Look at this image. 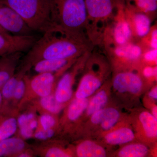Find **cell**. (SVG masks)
<instances>
[{
	"mask_svg": "<svg viewBox=\"0 0 157 157\" xmlns=\"http://www.w3.org/2000/svg\"><path fill=\"white\" fill-rule=\"evenodd\" d=\"M85 46L83 36L52 26L37 39L26 58L33 64L42 59L77 58L85 51Z\"/></svg>",
	"mask_w": 157,
	"mask_h": 157,
	"instance_id": "1",
	"label": "cell"
},
{
	"mask_svg": "<svg viewBox=\"0 0 157 157\" xmlns=\"http://www.w3.org/2000/svg\"><path fill=\"white\" fill-rule=\"evenodd\" d=\"M52 26L82 36L87 24L84 0H50Z\"/></svg>",
	"mask_w": 157,
	"mask_h": 157,
	"instance_id": "2",
	"label": "cell"
},
{
	"mask_svg": "<svg viewBox=\"0 0 157 157\" xmlns=\"http://www.w3.org/2000/svg\"><path fill=\"white\" fill-rule=\"evenodd\" d=\"M14 10L33 32L52 26L50 0H1Z\"/></svg>",
	"mask_w": 157,
	"mask_h": 157,
	"instance_id": "3",
	"label": "cell"
},
{
	"mask_svg": "<svg viewBox=\"0 0 157 157\" xmlns=\"http://www.w3.org/2000/svg\"><path fill=\"white\" fill-rule=\"evenodd\" d=\"M0 25L5 30L13 35H32L33 32L14 10L1 0Z\"/></svg>",
	"mask_w": 157,
	"mask_h": 157,
	"instance_id": "4",
	"label": "cell"
},
{
	"mask_svg": "<svg viewBox=\"0 0 157 157\" xmlns=\"http://www.w3.org/2000/svg\"><path fill=\"white\" fill-rule=\"evenodd\" d=\"M134 120L135 137L144 143H153L156 140L157 119L151 112L142 110L135 116Z\"/></svg>",
	"mask_w": 157,
	"mask_h": 157,
	"instance_id": "5",
	"label": "cell"
},
{
	"mask_svg": "<svg viewBox=\"0 0 157 157\" xmlns=\"http://www.w3.org/2000/svg\"><path fill=\"white\" fill-rule=\"evenodd\" d=\"M37 40L35 36L0 33V56L29 50Z\"/></svg>",
	"mask_w": 157,
	"mask_h": 157,
	"instance_id": "6",
	"label": "cell"
},
{
	"mask_svg": "<svg viewBox=\"0 0 157 157\" xmlns=\"http://www.w3.org/2000/svg\"><path fill=\"white\" fill-rule=\"evenodd\" d=\"M114 89L120 94L138 95L143 87V81L138 73L133 71L118 73L113 80Z\"/></svg>",
	"mask_w": 157,
	"mask_h": 157,
	"instance_id": "7",
	"label": "cell"
},
{
	"mask_svg": "<svg viewBox=\"0 0 157 157\" xmlns=\"http://www.w3.org/2000/svg\"><path fill=\"white\" fill-rule=\"evenodd\" d=\"M94 66L82 76L75 94L77 99L89 98L101 88L103 83V72L98 66Z\"/></svg>",
	"mask_w": 157,
	"mask_h": 157,
	"instance_id": "8",
	"label": "cell"
},
{
	"mask_svg": "<svg viewBox=\"0 0 157 157\" xmlns=\"http://www.w3.org/2000/svg\"><path fill=\"white\" fill-rule=\"evenodd\" d=\"M90 118L91 124L106 132L116 126L121 121V113L114 107H104L93 113Z\"/></svg>",
	"mask_w": 157,
	"mask_h": 157,
	"instance_id": "9",
	"label": "cell"
},
{
	"mask_svg": "<svg viewBox=\"0 0 157 157\" xmlns=\"http://www.w3.org/2000/svg\"><path fill=\"white\" fill-rule=\"evenodd\" d=\"M87 19L95 22L103 21L112 14L111 0H86Z\"/></svg>",
	"mask_w": 157,
	"mask_h": 157,
	"instance_id": "10",
	"label": "cell"
},
{
	"mask_svg": "<svg viewBox=\"0 0 157 157\" xmlns=\"http://www.w3.org/2000/svg\"><path fill=\"white\" fill-rule=\"evenodd\" d=\"M110 33L115 46L130 42L133 34L125 14H117Z\"/></svg>",
	"mask_w": 157,
	"mask_h": 157,
	"instance_id": "11",
	"label": "cell"
},
{
	"mask_svg": "<svg viewBox=\"0 0 157 157\" xmlns=\"http://www.w3.org/2000/svg\"><path fill=\"white\" fill-rule=\"evenodd\" d=\"M135 138L134 129L126 125L113 128L105 132L104 135L105 143L111 145L126 144L133 141Z\"/></svg>",
	"mask_w": 157,
	"mask_h": 157,
	"instance_id": "12",
	"label": "cell"
},
{
	"mask_svg": "<svg viewBox=\"0 0 157 157\" xmlns=\"http://www.w3.org/2000/svg\"><path fill=\"white\" fill-rule=\"evenodd\" d=\"M132 29L133 36L143 38L149 33L151 27V20L148 15L142 12L133 14H125Z\"/></svg>",
	"mask_w": 157,
	"mask_h": 157,
	"instance_id": "13",
	"label": "cell"
},
{
	"mask_svg": "<svg viewBox=\"0 0 157 157\" xmlns=\"http://www.w3.org/2000/svg\"><path fill=\"white\" fill-rule=\"evenodd\" d=\"M113 52V56L116 59L124 63H134L141 58L143 50L140 45L130 42L125 45L114 46Z\"/></svg>",
	"mask_w": 157,
	"mask_h": 157,
	"instance_id": "14",
	"label": "cell"
},
{
	"mask_svg": "<svg viewBox=\"0 0 157 157\" xmlns=\"http://www.w3.org/2000/svg\"><path fill=\"white\" fill-rule=\"evenodd\" d=\"M55 80L53 73H39L31 79V87L37 95L42 98L50 94Z\"/></svg>",
	"mask_w": 157,
	"mask_h": 157,
	"instance_id": "15",
	"label": "cell"
},
{
	"mask_svg": "<svg viewBox=\"0 0 157 157\" xmlns=\"http://www.w3.org/2000/svg\"><path fill=\"white\" fill-rule=\"evenodd\" d=\"M75 70L65 73L58 83L54 97L59 103L63 104L70 101L73 95L72 86L76 74Z\"/></svg>",
	"mask_w": 157,
	"mask_h": 157,
	"instance_id": "16",
	"label": "cell"
},
{
	"mask_svg": "<svg viewBox=\"0 0 157 157\" xmlns=\"http://www.w3.org/2000/svg\"><path fill=\"white\" fill-rule=\"evenodd\" d=\"M75 59H48L38 61L34 65V69L39 73L61 72L67 67L70 63L76 60Z\"/></svg>",
	"mask_w": 157,
	"mask_h": 157,
	"instance_id": "17",
	"label": "cell"
},
{
	"mask_svg": "<svg viewBox=\"0 0 157 157\" xmlns=\"http://www.w3.org/2000/svg\"><path fill=\"white\" fill-rule=\"evenodd\" d=\"M22 52H16L0 56V87L12 76L15 63Z\"/></svg>",
	"mask_w": 157,
	"mask_h": 157,
	"instance_id": "18",
	"label": "cell"
},
{
	"mask_svg": "<svg viewBox=\"0 0 157 157\" xmlns=\"http://www.w3.org/2000/svg\"><path fill=\"white\" fill-rule=\"evenodd\" d=\"M76 155L79 157H105L107 156L105 149L99 144L90 140L82 141L77 146Z\"/></svg>",
	"mask_w": 157,
	"mask_h": 157,
	"instance_id": "19",
	"label": "cell"
},
{
	"mask_svg": "<svg viewBox=\"0 0 157 157\" xmlns=\"http://www.w3.org/2000/svg\"><path fill=\"white\" fill-rule=\"evenodd\" d=\"M109 93L107 89H101L93 97L90 99L87 108L86 109V115L90 117L96 111L102 109L107 104L109 99Z\"/></svg>",
	"mask_w": 157,
	"mask_h": 157,
	"instance_id": "20",
	"label": "cell"
},
{
	"mask_svg": "<svg viewBox=\"0 0 157 157\" xmlns=\"http://www.w3.org/2000/svg\"><path fill=\"white\" fill-rule=\"evenodd\" d=\"M149 153L147 145L143 143H133L123 146L118 151L116 155L120 157H144Z\"/></svg>",
	"mask_w": 157,
	"mask_h": 157,
	"instance_id": "21",
	"label": "cell"
},
{
	"mask_svg": "<svg viewBox=\"0 0 157 157\" xmlns=\"http://www.w3.org/2000/svg\"><path fill=\"white\" fill-rule=\"evenodd\" d=\"M25 144L20 138H8L0 141V157L6 156L20 152L23 150Z\"/></svg>",
	"mask_w": 157,
	"mask_h": 157,
	"instance_id": "22",
	"label": "cell"
},
{
	"mask_svg": "<svg viewBox=\"0 0 157 157\" xmlns=\"http://www.w3.org/2000/svg\"><path fill=\"white\" fill-rule=\"evenodd\" d=\"M89 98L74 99L69 105L67 110L68 118L71 121L77 120L85 111L89 102Z\"/></svg>",
	"mask_w": 157,
	"mask_h": 157,
	"instance_id": "23",
	"label": "cell"
},
{
	"mask_svg": "<svg viewBox=\"0 0 157 157\" xmlns=\"http://www.w3.org/2000/svg\"><path fill=\"white\" fill-rule=\"evenodd\" d=\"M17 122L14 118H9L0 124V141L9 138L16 132Z\"/></svg>",
	"mask_w": 157,
	"mask_h": 157,
	"instance_id": "24",
	"label": "cell"
},
{
	"mask_svg": "<svg viewBox=\"0 0 157 157\" xmlns=\"http://www.w3.org/2000/svg\"><path fill=\"white\" fill-rule=\"evenodd\" d=\"M40 104L43 109L52 113H58L63 108V104L56 101L54 96L49 95L41 98Z\"/></svg>",
	"mask_w": 157,
	"mask_h": 157,
	"instance_id": "25",
	"label": "cell"
},
{
	"mask_svg": "<svg viewBox=\"0 0 157 157\" xmlns=\"http://www.w3.org/2000/svg\"><path fill=\"white\" fill-rule=\"evenodd\" d=\"M20 76H11L2 86V94L3 98L9 99L13 98L16 84Z\"/></svg>",
	"mask_w": 157,
	"mask_h": 157,
	"instance_id": "26",
	"label": "cell"
},
{
	"mask_svg": "<svg viewBox=\"0 0 157 157\" xmlns=\"http://www.w3.org/2000/svg\"><path fill=\"white\" fill-rule=\"evenodd\" d=\"M137 6L144 13L154 12L157 9V0H137Z\"/></svg>",
	"mask_w": 157,
	"mask_h": 157,
	"instance_id": "27",
	"label": "cell"
},
{
	"mask_svg": "<svg viewBox=\"0 0 157 157\" xmlns=\"http://www.w3.org/2000/svg\"><path fill=\"white\" fill-rule=\"evenodd\" d=\"M144 60L149 66L157 64V49H149L142 54Z\"/></svg>",
	"mask_w": 157,
	"mask_h": 157,
	"instance_id": "28",
	"label": "cell"
},
{
	"mask_svg": "<svg viewBox=\"0 0 157 157\" xmlns=\"http://www.w3.org/2000/svg\"><path fill=\"white\" fill-rule=\"evenodd\" d=\"M40 124L44 130L51 129L56 124V120L52 116L48 114H44L40 118Z\"/></svg>",
	"mask_w": 157,
	"mask_h": 157,
	"instance_id": "29",
	"label": "cell"
},
{
	"mask_svg": "<svg viewBox=\"0 0 157 157\" xmlns=\"http://www.w3.org/2000/svg\"><path fill=\"white\" fill-rule=\"evenodd\" d=\"M25 90V84L22 79H19L17 81L15 90H14L13 98L16 100H20L22 98Z\"/></svg>",
	"mask_w": 157,
	"mask_h": 157,
	"instance_id": "30",
	"label": "cell"
},
{
	"mask_svg": "<svg viewBox=\"0 0 157 157\" xmlns=\"http://www.w3.org/2000/svg\"><path fill=\"white\" fill-rule=\"evenodd\" d=\"M157 67L147 65L142 70V75L146 78L153 79L157 78Z\"/></svg>",
	"mask_w": 157,
	"mask_h": 157,
	"instance_id": "31",
	"label": "cell"
},
{
	"mask_svg": "<svg viewBox=\"0 0 157 157\" xmlns=\"http://www.w3.org/2000/svg\"><path fill=\"white\" fill-rule=\"evenodd\" d=\"M47 157H69L71 155L67 152L58 147H52L49 149L46 152Z\"/></svg>",
	"mask_w": 157,
	"mask_h": 157,
	"instance_id": "32",
	"label": "cell"
},
{
	"mask_svg": "<svg viewBox=\"0 0 157 157\" xmlns=\"http://www.w3.org/2000/svg\"><path fill=\"white\" fill-rule=\"evenodd\" d=\"M144 37L148 39V46L150 49H157V28L151 29L149 33Z\"/></svg>",
	"mask_w": 157,
	"mask_h": 157,
	"instance_id": "33",
	"label": "cell"
},
{
	"mask_svg": "<svg viewBox=\"0 0 157 157\" xmlns=\"http://www.w3.org/2000/svg\"><path fill=\"white\" fill-rule=\"evenodd\" d=\"M54 133V131L52 129L47 130H43L36 132L35 137L37 139L40 140H46L53 137Z\"/></svg>",
	"mask_w": 157,
	"mask_h": 157,
	"instance_id": "34",
	"label": "cell"
},
{
	"mask_svg": "<svg viewBox=\"0 0 157 157\" xmlns=\"http://www.w3.org/2000/svg\"><path fill=\"white\" fill-rule=\"evenodd\" d=\"M34 115L33 113L22 114L18 117L17 119V124L19 127L25 124H28L33 119Z\"/></svg>",
	"mask_w": 157,
	"mask_h": 157,
	"instance_id": "35",
	"label": "cell"
},
{
	"mask_svg": "<svg viewBox=\"0 0 157 157\" xmlns=\"http://www.w3.org/2000/svg\"><path fill=\"white\" fill-rule=\"evenodd\" d=\"M29 123L25 124L20 127V133L21 136L24 137L25 138H26V139L31 138L33 135V130L31 128L29 125Z\"/></svg>",
	"mask_w": 157,
	"mask_h": 157,
	"instance_id": "36",
	"label": "cell"
},
{
	"mask_svg": "<svg viewBox=\"0 0 157 157\" xmlns=\"http://www.w3.org/2000/svg\"><path fill=\"white\" fill-rule=\"evenodd\" d=\"M149 98L151 100H157V87L155 86L148 93Z\"/></svg>",
	"mask_w": 157,
	"mask_h": 157,
	"instance_id": "37",
	"label": "cell"
},
{
	"mask_svg": "<svg viewBox=\"0 0 157 157\" xmlns=\"http://www.w3.org/2000/svg\"><path fill=\"white\" fill-rule=\"evenodd\" d=\"M29 125L31 128L34 130L36 128L37 126H38V122L36 121L33 119L30 122Z\"/></svg>",
	"mask_w": 157,
	"mask_h": 157,
	"instance_id": "38",
	"label": "cell"
},
{
	"mask_svg": "<svg viewBox=\"0 0 157 157\" xmlns=\"http://www.w3.org/2000/svg\"><path fill=\"white\" fill-rule=\"evenodd\" d=\"M151 113L155 118L157 119V107L156 105H154L151 107Z\"/></svg>",
	"mask_w": 157,
	"mask_h": 157,
	"instance_id": "39",
	"label": "cell"
},
{
	"mask_svg": "<svg viewBox=\"0 0 157 157\" xmlns=\"http://www.w3.org/2000/svg\"><path fill=\"white\" fill-rule=\"evenodd\" d=\"M0 33L3 34H5V35H9V34H11L7 32L6 30H5L4 29H3L2 27L0 25Z\"/></svg>",
	"mask_w": 157,
	"mask_h": 157,
	"instance_id": "40",
	"label": "cell"
},
{
	"mask_svg": "<svg viewBox=\"0 0 157 157\" xmlns=\"http://www.w3.org/2000/svg\"><path fill=\"white\" fill-rule=\"evenodd\" d=\"M29 156L28 154L26 153H22L20 155L19 157H27Z\"/></svg>",
	"mask_w": 157,
	"mask_h": 157,
	"instance_id": "41",
	"label": "cell"
},
{
	"mask_svg": "<svg viewBox=\"0 0 157 157\" xmlns=\"http://www.w3.org/2000/svg\"><path fill=\"white\" fill-rule=\"evenodd\" d=\"M2 98L3 96L2 95V93L0 92V106H1V104H2Z\"/></svg>",
	"mask_w": 157,
	"mask_h": 157,
	"instance_id": "42",
	"label": "cell"
}]
</instances>
